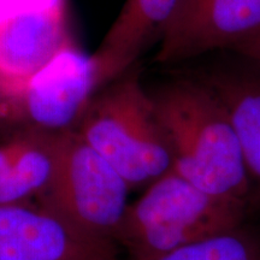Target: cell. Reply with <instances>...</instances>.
Listing matches in <instances>:
<instances>
[{
    "label": "cell",
    "mask_w": 260,
    "mask_h": 260,
    "mask_svg": "<svg viewBox=\"0 0 260 260\" xmlns=\"http://www.w3.org/2000/svg\"><path fill=\"white\" fill-rule=\"evenodd\" d=\"M0 260H121L38 203L0 206Z\"/></svg>",
    "instance_id": "ba28073f"
},
{
    "label": "cell",
    "mask_w": 260,
    "mask_h": 260,
    "mask_svg": "<svg viewBox=\"0 0 260 260\" xmlns=\"http://www.w3.org/2000/svg\"><path fill=\"white\" fill-rule=\"evenodd\" d=\"M23 148L0 175V206L37 201L47 189L56 164V133L29 130Z\"/></svg>",
    "instance_id": "8fae6325"
},
{
    "label": "cell",
    "mask_w": 260,
    "mask_h": 260,
    "mask_svg": "<svg viewBox=\"0 0 260 260\" xmlns=\"http://www.w3.org/2000/svg\"><path fill=\"white\" fill-rule=\"evenodd\" d=\"M199 79L225 107L248 175V211L260 212V75L213 73Z\"/></svg>",
    "instance_id": "30bf717a"
},
{
    "label": "cell",
    "mask_w": 260,
    "mask_h": 260,
    "mask_svg": "<svg viewBox=\"0 0 260 260\" xmlns=\"http://www.w3.org/2000/svg\"><path fill=\"white\" fill-rule=\"evenodd\" d=\"M248 213L245 201L211 194L170 170L129 203L116 242L126 260H151L242 226Z\"/></svg>",
    "instance_id": "3957f363"
},
{
    "label": "cell",
    "mask_w": 260,
    "mask_h": 260,
    "mask_svg": "<svg viewBox=\"0 0 260 260\" xmlns=\"http://www.w3.org/2000/svg\"><path fill=\"white\" fill-rule=\"evenodd\" d=\"M56 164L47 189L35 203L103 245L116 237L132 191L124 178L75 130L56 133Z\"/></svg>",
    "instance_id": "277c9868"
},
{
    "label": "cell",
    "mask_w": 260,
    "mask_h": 260,
    "mask_svg": "<svg viewBox=\"0 0 260 260\" xmlns=\"http://www.w3.org/2000/svg\"><path fill=\"white\" fill-rule=\"evenodd\" d=\"M178 0H126L93 56L106 84L160 40Z\"/></svg>",
    "instance_id": "9c48e42d"
},
{
    "label": "cell",
    "mask_w": 260,
    "mask_h": 260,
    "mask_svg": "<svg viewBox=\"0 0 260 260\" xmlns=\"http://www.w3.org/2000/svg\"><path fill=\"white\" fill-rule=\"evenodd\" d=\"M75 132L132 190L147 187L172 169L167 130L134 67L94 95Z\"/></svg>",
    "instance_id": "7a4b0ae2"
},
{
    "label": "cell",
    "mask_w": 260,
    "mask_h": 260,
    "mask_svg": "<svg viewBox=\"0 0 260 260\" xmlns=\"http://www.w3.org/2000/svg\"><path fill=\"white\" fill-rule=\"evenodd\" d=\"M105 84L93 54L86 53L70 37L6 100L4 124L47 133L75 130Z\"/></svg>",
    "instance_id": "5b68a950"
},
{
    "label": "cell",
    "mask_w": 260,
    "mask_h": 260,
    "mask_svg": "<svg viewBox=\"0 0 260 260\" xmlns=\"http://www.w3.org/2000/svg\"><path fill=\"white\" fill-rule=\"evenodd\" d=\"M25 139H27V132L21 129L5 142L0 144V175L4 174L11 167L16 157L23 148Z\"/></svg>",
    "instance_id": "4fadbf2b"
},
{
    "label": "cell",
    "mask_w": 260,
    "mask_h": 260,
    "mask_svg": "<svg viewBox=\"0 0 260 260\" xmlns=\"http://www.w3.org/2000/svg\"><path fill=\"white\" fill-rule=\"evenodd\" d=\"M70 37L68 0H0V95L4 102Z\"/></svg>",
    "instance_id": "8992f818"
},
{
    "label": "cell",
    "mask_w": 260,
    "mask_h": 260,
    "mask_svg": "<svg viewBox=\"0 0 260 260\" xmlns=\"http://www.w3.org/2000/svg\"><path fill=\"white\" fill-rule=\"evenodd\" d=\"M260 34V0H178L154 60L172 64Z\"/></svg>",
    "instance_id": "52a82bcc"
},
{
    "label": "cell",
    "mask_w": 260,
    "mask_h": 260,
    "mask_svg": "<svg viewBox=\"0 0 260 260\" xmlns=\"http://www.w3.org/2000/svg\"><path fill=\"white\" fill-rule=\"evenodd\" d=\"M233 51L237 52L239 54H242V56L260 65V34L242 42V44L237 45L236 47L233 48Z\"/></svg>",
    "instance_id": "5bb4252c"
},
{
    "label": "cell",
    "mask_w": 260,
    "mask_h": 260,
    "mask_svg": "<svg viewBox=\"0 0 260 260\" xmlns=\"http://www.w3.org/2000/svg\"><path fill=\"white\" fill-rule=\"evenodd\" d=\"M170 140L172 169L201 189L248 205L249 180L225 107L199 77L151 93Z\"/></svg>",
    "instance_id": "6da1fadb"
},
{
    "label": "cell",
    "mask_w": 260,
    "mask_h": 260,
    "mask_svg": "<svg viewBox=\"0 0 260 260\" xmlns=\"http://www.w3.org/2000/svg\"><path fill=\"white\" fill-rule=\"evenodd\" d=\"M4 105L5 102L3 96L0 95V124H3V118H4Z\"/></svg>",
    "instance_id": "9a60e30c"
},
{
    "label": "cell",
    "mask_w": 260,
    "mask_h": 260,
    "mask_svg": "<svg viewBox=\"0 0 260 260\" xmlns=\"http://www.w3.org/2000/svg\"><path fill=\"white\" fill-rule=\"evenodd\" d=\"M151 260H260V237L242 225Z\"/></svg>",
    "instance_id": "7c38bea8"
}]
</instances>
